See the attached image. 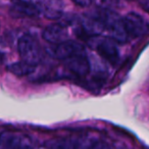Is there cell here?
<instances>
[{
	"label": "cell",
	"mask_w": 149,
	"mask_h": 149,
	"mask_svg": "<svg viewBox=\"0 0 149 149\" xmlns=\"http://www.w3.org/2000/svg\"><path fill=\"white\" fill-rule=\"evenodd\" d=\"M125 29L128 36L132 37H141L147 32V25L140 15L136 13H130L123 19Z\"/></svg>",
	"instance_id": "cell-4"
},
{
	"label": "cell",
	"mask_w": 149,
	"mask_h": 149,
	"mask_svg": "<svg viewBox=\"0 0 149 149\" xmlns=\"http://www.w3.org/2000/svg\"><path fill=\"white\" fill-rule=\"evenodd\" d=\"M8 70H10V72H13V74H15L17 77H24V76L32 74L35 70V66L30 65V64L26 63L24 61H19L10 64L8 66Z\"/></svg>",
	"instance_id": "cell-12"
},
{
	"label": "cell",
	"mask_w": 149,
	"mask_h": 149,
	"mask_svg": "<svg viewBox=\"0 0 149 149\" xmlns=\"http://www.w3.org/2000/svg\"><path fill=\"white\" fill-rule=\"evenodd\" d=\"M100 17L104 24V29L107 30L110 39L118 42H126L128 40V34L125 29L123 19L113 11H103Z\"/></svg>",
	"instance_id": "cell-2"
},
{
	"label": "cell",
	"mask_w": 149,
	"mask_h": 149,
	"mask_svg": "<svg viewBox=\"0 0 149 149\" xmlns=\"http://www.w3.org/2000/svg\"><path fill=\"white\" fill-rule=\"evenodd\" d=\"M46 149H76V145L68 139H55L46 144Z\"/></svg>",
	"instance_id": "cell-13"
},
{
	"label": "cell",
	"mask_w": 149,
	"mask_h": 149,
	"mask_svg": "<svg viewBox=\"0 0 149 149\" xmlns=\"http://www.w3.org/2000/svg\"><path fill=\"white\" fill-rule=\"evenodd\" d=\"M39 11H42L47 19H57L61 17L62 6L60 0H44L38 6Z\"/></svg>",
	"instance_id": "cell-9"
},
{
	"label": "cell",
	"mask_w": 149,
	"mask_h": 149,
	"mask_svg": "<svg viewBox=\"0 0 149 149\" xmlns=\"http://www.w3.org/2000/svg\"><path fill=\"white\" fill-rule=\"evenodd\" d=\"M96 50L98 54L106 61L116 64L118 60V49L116 41L110 38H102L96 43Z\"/></svg>",
	"instance_id": "cell-6"
},
{
	"label": "cell",
	"mask_w": 149,
	"mask_h": 149,
	"mask_svg": "<svg viewBox=\"0 0 149 149\" xmlns=\"http://www.w3.org/2000/svg\"><path fill=\"white\" fill-rule=\"evenodd\" d=\"M15 149H32V148L28 144H24V143L22 142L21 145H19V146L17 147V148H15Z\"/></svg>",
	"instance_id": "cell-16"
},
{
	"label": "cell",
	"mask_w": 149,
	"mask_h": 149,
	"mask_svg": "<svg viewBox=\"0 0 149 149\" xmlns=\"http://www.w3.org/2000/svg\"><path fill=\"white\" fill-rule=\"evenodd\" d=\"M11 10L25 17H37L40 13L37 5L26 0H11Z\"/></svg>",
	"instance_id": "cell-10"
},
{
	"label": "cell",
	"mask_w": 149,
	"mask_h": 149,
	"mask_svg": "<svg viewBox=\"0 0 149 149\" xmlns=\"http://www.w3.org/2000/svg\"><path fill=\"white\" fill-rule=\"evenodd\" d=\"M65 64L68 70H70L78 77H85L90 70L89 60L84 50L70 56L68 59H65Z\"/></svg>",
	"instance_id": "cell-5"
},
{
	"label": "cell",
	"mask_w": 149,
	"mask_h": 149,
	"mask_svg": "<svg viewBox=\"0 0 149 149\" xmlns=\"http://www.w3.org/2000/svg\"><path fill=\"white\" fill-rule=\"evenodd\" d=\"M82 28L86 34L91 36H98L105 30L100 13L97 15L84 17L83 21H82Z\"/></svg>",
	"instance_id": "cell-8"
},
{
	"label": "cell",
	"mask_w": 149,
	"mask_h": 149,
	"mask_svg": "<svg viewBox=\"0 0 149 149\" xmlns=\"http://www.w3.org/2000/svg\"><path fill=\"white\" fill-rule=\"evenodd\" d=\"M42 37L48 43L53 45L68 41V33L65 26L62 24H53L46 28L42 33Z\"/></svg>",
	"instance_id": "cell-7"
},
{
	"label": "cell",
	"mask_w": 149,
	"mask_h": 149,
	"mask_svg": "<svg viewBox=\"0 0 149 149\" xmlns=\"http://www.w3.org/2000/svg\"><path fill=\"white\" fill-rule=\"evenodd\" d=\"M72 2L76 3L77 5L82 7H86V6H89L91 4L92 0H72Z\"/></svg>",
	"instance_id": "cell-15"
},
{
	"label": "cell",
	"mask_w": 149,
	"mask_h": 149,
	"mask_svg": "<svg viewBox=\"0 0 149 149\" xmlns=\"http://www.w3.org/2000/svg\"><path fill=\"white\" fill-rule=\"evenodd\" d=\"M3 60H4V54L0 51V62H2Z\"/></svg>",
	"instance_id": "cell-17"
},
{
	"label": "cell",
	"mask_w": 149,
	"mask_h": 149,
	"mask_svg": "<svg viewBox=\"0 0 149 149\" xmlns=\"http://www.w3.org/2000/svg\"><path fill=\"white\" fill-rule=\"evenodd\" d=\"M17 50L21 55L22 61L36 66L42 60L41 46L34 37L30 35H24L19 38L17 43Z\"/></svg>",
	"instance_id": "cell-1"
},
{
	"label": "cell",
	"mask_w": 149,
	"mask_h": 149,
	"mask_svg": "<svg viewBox=\"0 0 149 149\" xmlns=\"http://www.w3.org/2000/svg\"><path fill=\"white\" fill-rule=\"evenodd\" d=\"M22 139L19 135L4 132L0 134V149H15L21 145Z\"/></svg>",
	"instance_id": "cell-11"
},
{
	"label": "cell",
	"mask_w": 149,
	"mask_h": 149,
	"mask_svg": "<svg viewBox=\"0 0 149 149\" xmlns=\"http://www.w3.org/2000/svg\"><path fill=\"white\" fill-rule=\"evenodd\" d=\"M83 50L84 48L81 44L68 40L65 42H62V43L55 44V45L51 46L50 48H48L47 52L50 54V56H52L55 59L65 60L70 56H72V54L83 51Z\"/></svg>",
	"instance_id": "cell-3"
},
{
	"label": "cell",
	"mask_w": 149,
	"mask_h": 149,
	"mask_svg": "<svg viewBox=\"0 0 149 149\" xmlns=\"http://www.w3.org/2000/svg\"><path fill=\"white\" fill-rule=\"evenodd\" d=\"M76 149H110L109 146L106 144L105 142L103 141H100V140H96V141H92V142L88 143V144L81 147H76Z\"/></svg>",
	"instance_id": "cell-14"
}]
</instances>
